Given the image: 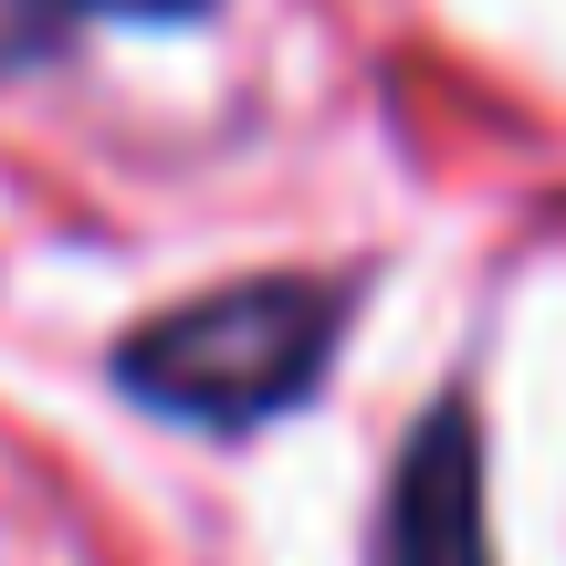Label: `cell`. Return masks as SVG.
Returning a JSON list of instances; mask_svg holds the SVG:
<instances>
[{
  "mask_svg": "<svg viewBox=\"0 0 566 566\" xmlns=\"http://www.w3.org/2000/svg\"><path fill=\"white\" fill-rule=\"evenodd\" d=\"M378 566H493V514H483V430H472V399H441L420 430H409L399 472H388Z\"/></svg>",
  "mask_w": 566,
  "mask_h": 566,
  "instance_id": "obj_2",
  "label": "cell"
},
{
  "mask_svg": "<svg viewBox=\"0 0 566 566\" xmlns=\"http://www.w3.org/2000/svg\"><path fill=\"white\" fill-rule=\"evenodd\" d=\"M346 325H357V283L346 273H252L200 304L147 315L116 346V388L147 420L242 441V430L283 420V409H304L325 388Z\"/></svg>",
  "mask_w": 566,
  "mask_h": 566,
  "instance_id": "obj_1",
  "label": "cell"
},
{
  "mask_svg": "<svg viewBox=\"0 0 566 566\" xmlns=\"http://www.w3.org/2000/svg\"><path fill=\"white\" fill-rule=\"evenodd\" d=\"M95 21V0H0V74H32Z\"/></svg>",
  "mask_w": 566,
  "mask_h": 566,
  "instance_id": "obj_3",
  "label": "cell"
},
{
  "mask_svg": "<svg viewBox=\"0 0 566 566\" xmlns=\"http://www.w3.org/2000/svg\"><path fill=\"white\" fill-rule=\"evenodd\" d=\"M221 11V0H95V21H147V32H168V21H200Z\"/></svg>",
  "mask_w": 566,
  "mask_h": 566,
  "instance_id": "obj_4",
  "label": "cell"
}]
</instances>
